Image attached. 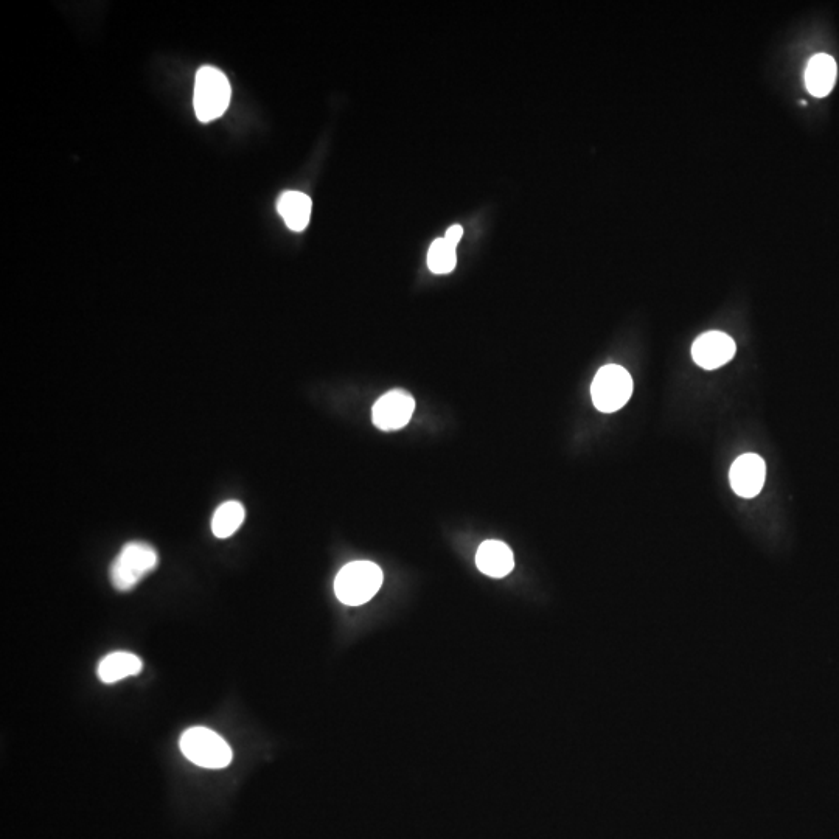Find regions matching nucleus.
I'll use <instances>...</instances> for the list:
<instances>
[{
  "label": "nucleus",
  "mask_w": 839,
  "mask_h": 839,
  "mask_svg": "<svg viewBox=\"0 0 839 839\" xmlns=\"http://www.w3.org/2000/svg\"><path fill=\"white\" fill-rule=\"evenodd\" d=\"M476 564L482 574L502 578L515 568V558L507 544L501 541H485L477 551Z\"/></svg>",
  "instance_id": "obj_9"
},
{
  "label": "nucleus",
  "mask_w": 839,
  "mask_h": 839,
  "mask_svg": "<svg viewBox=\"0 0 839 839\" xmlns=\"http://www.w3.org/2000/svg\"><path fill=\"white\" fill-rule=\"evenodd\" d=\"M765 476V460L757 454H743L732 464L729 479L732 490L740 498L751 499L756 498L762 491Z\"/></svg>",
  "instance_id": "obj_8"
},
{
  "label": "nucleus",
  "mask_w": 839,
  "mask_h": 839,
  "mask_svg": "<svg viewBox=\"0 0 839 839\" xmlns=\"http://www.w3.org/2000/svg\"><path fill=\"white\" fill-rule=\"evenodd\" d=\"M159 564L156 549L147 543H128L111 566V582L117 591H131Z\"/></svg>",
  "instance_id": "obj_4"
},
{
  "label": "nucleus",
  "mask_w": 839,
  "mask_h": 839,
  "mask_svg": "<svg viewBox=\"0 0 839 839\" xmlns=\"http://www.w3.org/2000/svg\"><path fill=\"white\" fill-rule=\"evenodd\" d=\"M383 571L372 561H353L339 571L335 592L344 605L359 606L373 599L383 585Z\"/></svg>",
  "instance_id": "obj_3"
},
{
  "label": "nucleus",
  "mask_w": 839,
  "mask_h": 839,
  "mask_svg": "<svg viewBox=\"0 0 839 839\" xmlns=\"http://www.w3.org/2000/svg\"><path fill=\"white\" fill-rule=\"evenodd\" d=\"M311 198L302 192H285L277 201V210L286 226L294 232H302L310 223Z\"/></svg>",
  "instance_id": "obj_12"
},
{
  "label": "nucleus",
  "mask_w": 839,
  "mask_h": 839,
  "mask_svg": "<svg viewBox=\"0 0 839 839\" xmlns=\"http://www.w3.org/2000/svg\"><path fill=\"white\" fill-rule=\"evenodd\" d=\"M230 98H232V88L223 70L213 66H204L198 70L193 106H195L196 117L202 123L220 119L229 108Z\"/></svg>",
  "instance_id": "obj_2"
},
{
  "label": "nucleus",
  "mask_w": 839,
  "mask_h": 839,
  "mask_svg": "<svg viewBox=\"0 0 839 839\" xmlns=\"http://www.w3.org/2000/svg\"><path fill=\"white\" fill-rule=\"evenodd\" d=\"M692 356L703 369H720L735 356L734 339L721 331H707L693 342Z\"/></svg>",
  "instance_id": "obj_7"
},
{
  "label": "nucleus",
  "mask_w": 839,
  "mask_h": 839,
  "mask_svg": "<svg viewBox=\"0 0 839 839\" xmlns=\"http://www.w3.org/2000/svg\"><path fill=\"white\" fill-rule=\"evenodd\" d=\"M836 69L835 60L826 53H819L808 61L807 72H805V84L813 97H826L832 92L835 86Z\"/></svg>",
  "instance_id": "obj_10"
},
{
  "label": "nucleus",
  "mask_w": 839,
  "mask_h": 839,
  "mask_svg": "<svg viewBox=\"0 0 839 839\" xmlns=\"http://www.w3.org/2000/svg\"><path fill=\"white\" fill-rule=\"evenodd\" d=\"M179 748L190 762L206 770H223L234 759L229 743L218 732L202 726L187 729L181 735Z\"/></svg>",
  "instance_id": "obj_1"
},
{
  "label": "nucleus",
  "mask_w": 839,
  "mask_h": 839,
  "mask_svg": "<svg viewBox=\"0 0 839 839\" xmlns=\"http://www.w3.org/2000/svg\"><path fill=\"white\" fill-rule=\"evenodd\" d=\"M143 662L139 656L128 652H115L105 656L98 664V678L105 684L119 683L129 676L142 672Z\"/></svg>",
  "instance_id": "obj_11"
},
{
  "label": "nucleus",
  "mask_w": 839,
  "mask_h": 839,
  "mask_svg": "<svg viewBox=\"0 0 839 839\" xmlns=\"http://www.w3.org/2000/svg\"><path fill=\"white\" fill-rule=\"evenodd\" d=\"M462 235H464V229H462V226H453L446 230L445 240L448 241V243L453 244V246H457V243H459Z\"/></svg>",
  "instance_id": "obj_15"
},
{
  "label": "nucleus",
  "mask_w": 839,
  "mask_h": 839,
  "mask_svg": "<svg viewBox=\"0 0 839 839\" xmlns=\"http://www.w3.org/2000/svg\"><path fill=\"white\" fill-rule=\"evenodd\" d=\"M415 400L404 390H390L373 406V425L381 431H398L411 422Z\"/></svg>",
  "instance_id": "obj_6"
},
{
  "label": "nucleus",
  "mask_w": 839,
  "mask_h": 839,
  "mask_svg": "<svg viewBox=\"0 0 839 839\" xmlns=\"http://www.w3.org/2000/svg\"><path fill=\"white\" fill-rule=\"evenodd\" d=\"M457 265L456 246L448 243L445 238L432 243L428 252V266L434 274H448Z\"/></svg>",
  "instance_id": "obj_14"
},
{
  "label": "nucleus",
  "mask_w": 839,
  "mask_h": 839,
  "mask_svg": "<svg viewBox=\"0 0 839 839\" xmlns=\"http://www.w3.org/2000/svg\"><path fill=\"white\" fill-rule=\"evenodd\" d=\"M633 378L624 367L610 364L602 367L592 381L591 395L600 412L611 414L624 408L633 395Z\"/></svg>",
  "instance_id": "obj_5"
},
{
  "label": "nucleus",
  "mask_w": 839,
  "mask_h": 839,
  "mask_svg": "<svg viewBox=\"0 0 839 839\" xmlns=\"http://www.w3.org/2000/svg\"><path fill=\"white\" fill-rule=\"evenodd\" d=\"M244 518H246V510L243 504L237 501L224 502L213 515V535L218 538L232 537L244 523Z\"/></svg>",
  "instance_id": "obj_13"
}]
</instances>
